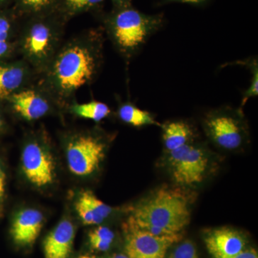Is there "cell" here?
<instances>
[{
  "mask_svg": "<svg viewBox=\"0 0 258 258\" xmlns=\"http://www.w3.org/2000/svg\"><path fill=\"white\" fill-rule=\"evenodd\" d=\"M5 122L4 117H3V113L0 111V132L3 130L5 128Z\"/></svg>",
  "mask_w": 258,
  "mask_h": 258,
  "instance_id": "f546056e",
  "label": "cell"
},
{
  "mask_svg": "<svg viewBox=\"0 0 258 258\" xmlns=\"http://www.w3.org/2000/svg\"><path fill=\"white\" fill-rule=\"evenodd\" d=\"M169 152L176 182L191 185L203 181L208 161L205 149L190 143Z\"/></svg>",
  "mask_w": 258,
  "mask_h": 258,
  "instance_id": "30bf717a",
  "label": "cell"
},
{
  "mask_svg": "<svg viewBox=\"0 0 258 258\" xmlns=\"http://www.w3.org/2000/svg\"><path fill=\"white\" fill-rule=\"evenodd\" d=\"M62 26L44 18L30 22L19 32L17 52L38 76L46 70L62 41Z\"/></svg>",
  "mask_w": 258,
  "mask_h": 258,
  "instance_id": "3957f363",
  "label": "cell"
},
{
  "mask_svg": "<svg viewBox=\"0 0 258 258\" xmlns=\"http://www.w3.org/2000/svg\"><path fill=\"white\" fill-rule=\"evenodd\" d=\"M161 23L159 17L148 16L138 10L124 8L109 20L107 32L115 50L125 60H130L159 30Z\"/></svg>",
  "mask_w": 258,
  "mask_h": 258,
  "instance_id": "277c9868",
  "label": "cell"
},
{
  "mask_svg": "<svg viewBox=\"0 0 258 258\" xmlns=\"http://www.w3.org/2000/svg\"><path fill=\"white\" fill-rule=\"evenodd\" d=\"M79 258H96L94 256L88 255V254H83L81 255Z\"/></svg>",
  "mask_w": 258,
  "mask_h": 258,
  "instance_id": "d6a6232c",
  "label": "cell"
},
{
  "mask_svg": "<svg viewBox=\"0 0 258 258\" xmlns=\"http://www.w3.org/2000/svg\"><path fill=\"white\" fill-rule=\"evenodd\" d=\"M118 116L121 121L134 127L159 125L152 113L141 109L133 103H122L118 107Z\"/></svg>",
  "mask_w": 258,
  "mask_h": 258,
  "instance_id": "e0dca14e",
  "label": "cell"
},
{
  "mask_svg": "<svg viewBox=\"0 0 258 258\" xmlns=\"http://www.w3.org/2000/svg\"><path fill=\"white\" fill-rule=\"evenodd\" d=\"M204 128L209 138L225 150H235L244 144L246 127L238 110L226 108L210 112L204 119Z\"/></svg>",
  "mask_w": 258,
  "mask_h": 258,
  "instance_id": "8992f818",
  "label": "cell"
},
{
  "mask_svg": "<svg viewBox=\"0 0 258 258\" xmlns=\"http://www.w3.org/2000/svg\"><path fill=\"white\" fill-rule=\"evenodd\" d=\"M189 220V203L184 194L162 188L137 205L128 222L153 235L163 236L179 233Z\"/></svg>",
  "mask_w": 258,
  "mask_h": 258,
  "instance_id": "7a4b0ae2",
  "label": "cell"
},
{
  "mask_svg": "<svg viewBox=\"0 0 258 258\" xmlns=\"http://www.w3.org/2000/svg\"><path fill=\"white\" fill-rule=\"evenodd\" d=\"M111 258H128L127 255L123 254H115L114 255L112 256Z\"/></svg>",
  "mask_w": 258,
  "mask_h": 258,
  "instance_id": "1f68e13d",
  "label": "cell"
},
{
  "mask_svg": "<svg viewBox=\"0 0 258 258\" xmlns=\"http://www.w3.org/2000/svg\"><path fill=\"white\" fill-rule=\"evenodd\" d=\"M18 35L14 20L8 13L0 10V42H16Z\"/></svg>",
  "mask_w": 258,
  "mask_h": 258,
  "instance_id": "ffe728a7",
  "label": "cell"
},
{
  "mask_svg": "<svg viewBox=\"0 0 258 258\" xmlns=\"http://www.w3.org/2000/svg\"><path fill=\"white\" fill-rule=\"evenodd\" d=\"M38 75L23 59L0 60V101L31 84Z\"/></svg>",
  "mask_w": 258,
  "mask_h": 258,
  "instance_id": "8fae6325",
  "label": "cell"
},
{
  "mask_svg": "<svg viewBox=\"0 0 258 258\" xmlns=\"http://www.w3.org/2000/svg\"><path fill=\"white\" fill-rule=\"evenodd\" d=\"M228 258H258V255L257 251L254 249H244L238 254Z\"/></svg>",
  "mask_w": 258,
  "mask_h": 258,
  "instance_id": "4316f807",
  "label": "cell"
},
{
  "mask_svg": "<svg viewBox=\"0 0 258 258\" xmlns=\"http://www.w3.org/2000/svg\"><path fill=\"white\" fill-rule=\"evenodd\" d=\"M172 1L181 2V3H191V4H200L206 0H172Z\"/></svg>",
  "mask_w": 258,
  "mask_h": 258,
  "instance_id": "f1b7e54d",
  "label": "cell"
},
{
  "mask_svg": "<svg viewBox=\"0 0 258 258\" xmlns=\"http://www.w3.org/2000/svg\"><path fill=\"white\" fill-rule=\"evenodd\" d=\"M53 160L43 141L34 137L24 145L21 156L24 174L37 187L46 186L54 181L55 166Z\"/></svg>",
  "mask_w": 258,
  "mask_h": 258,
  "instance_id": "ba28073f",
  "label": "cell"
},
{
  "mask_svg": "<svg viewBox=\"0 0 258 258\" xmlns=\"http://www.w3.org/2000/svg\"><path fill=\"white\" fill-rule=\"evenodd\" d=\"M162 128L163 142L168 152L191 143L195 137L192 125L184 120L169 122Z\"/></svg>",
  "mask_w": 258,
  "mask_h": 258,
  "instance_id": "2e32d148",
  "label": "cell"
},
{
  "mask_svg": "<svg viewBox=\"0 0 258 258\" xmlns=\"http://www.w3.org/2000/svg\"><path fill=\"white\" fill-rule=\"evenodd\" d=\"M89 242L93 249L98 251H102V252L108 250L111 244V242L93 238V237H89Z\"/></svg>",
  "mask_w": 258,
  "mask_h": 258,
  "instance_id": "484cf974",
  "label": "cell"
},
{
  "mask_svg": "<svg viewBox=\"0 0 258 258\" xmlns=\"http://www.w3.org/2000/svg\"><path fill=\"white\" fill-rule=\"evenodd\" d=\"M104 0H66L64 5L70 13H77L94 8Z\"/></svg>",
  "mask_w": 258,
  "mask_h": 258,
  "instance_id": "7402d4cb",
  "label": "cell"
},
{
  "mask_svg": "<svg viewBox=\"0 0 258 258\" xmlns=\"http://www.w3.org/2000/svg\"><path fill=\"white\" fill-rule=\"evenodd\" d=\"M88 237L106 241V242L112 243L113 239H114V234L108 227L99 226V227L95 228L94 230H91L89 235H88Z\"/></svg>",
  "mask_w": 258,
  "mask_h": 258,
  "instance_id": "cb8c5ba5",
  "label": "cell"
},
{
  "mask_svg": "<svg viewBox=\"0 0 258 258\" xmlns=\"http://www.w3.org/2000/svg\"><path fill=\"white\" fill-rule=\"evenodd\" d=\"M124 230L125 251L128 258H165L169 247L181 239L180 233L154 235L128 221L125 223Z\"/></svg>",
  "mask_w": 258,
  "mask_h": 258,
  "instance_id": "9c48e42d",
  "label": "cell"
},
{
  "mask_svg": "<svg viewBox=\"0 0 258 258\" xmlns=\"http://www.w3.org/2000/svg\"><path fill=\"white\" fill-rule=\"evenodd\" d=\"M74 237L72 222L68 220L61 221L44 242L45 258H69L72 252Z\"/></svg>",
  "mask_w": 258,
  "mask_h": 258,
  "instance_id": "5bb4252c",
  "label": "cell"
},
{
  "mask_svg": "<svg viewBox=\"0 0 258 258\" xmlns=\"http://www.w3.org/2000/svg\"><path fill=\"white\" fill-rule=\"evenodd\" d=\"M16 54V42H0V60L9 59Z\"/></svg>",
  "mask_w": 258,
  "mask_h": 258,
  "instance_id": "d4e9b609",
  "label": "cell"
},
{
  "mask_svg": "<svg viewBox=\"0 0 258 258\" xmlns=\"http://www.w3.org/2000/svg\"><path fill=\"white\" fill-rule=\"evenodd\" d=\"M55 0H20V5L24 12L31 14H41L50 9Z\"/></svg>",
  "mask_w": 258,
  "mask_h": 258,
  "instance_id": "44dd1931",
  "label": "cell"
},
{
  "mask_svg": "<svg viewBox=\"0 0 258 258\" xmlns=\"http://www.w3.org/2000/svg\"><path fill=\"white\" fill-rule=\"evenodd\" d=\"M113 1L118 6L122 7L127 3L128 0H113Z\"/></svg>",
  "mask_w": 258,
  "mask_h": 258,
  "instance_id": "4dcf8cb0",
  "label": "cell"
},
{
  "mask_svg": "<svg viewBox=\"0 0 258 258\" xmlns=\"http://www.w3.org/2000/svg\"><path fill=\"white\" fill-rule=\"evenodd\" d=\"M205 243L214 258H228L243 250L246 241L237 230L220 228L210 232L205 238Z\"/></svg>",
  "mask_w": 258,
  "mask_h": 258,
  "instance_id": "7c38bea8",
  "label": "cell"
},
{
  "mask_svg": "<svg viewBox=\"0 0 258 258\" xmlns=\"http://www.w3.org/2000/svg\"><path fill=\"white\" fill-rule=\"evenodd\" d=\"M6 186V175L3 166L0 164V200L4 197Z\"/></svg>",
  "mask_w": 258,
  "mask_h": 258,
  "instance_id": "83f0119b",
  "label": "cell"
},
{
  "mask_svg": "<svg viewBox=\"0 0 258 258\" xmlns=\"http://www.w3.org/2000/svg\"><path fill=\"white\" fill-rule=\"evenodd\" d=\"M76 211L83 224L98 225L109 216L112 210L91 191H84L80 195L76 204Z\"/></svg>",
  "mask_w": 258,
  "mask_h": 258,
  "instance_id": "9a60e30c",
  "label": "cell"
},
{
  "mask_svg": "<svg viewBox=\"0 0 258 258\" xmlns=\"http://www.w3.org/2000/svg\"><path fill=\"white\" fill-rule=\"evenodd\" d=\"M68 108L76 116L96 122L105 119L111 113L108 105L95 100L85 103H73Z\"/></svg>",
  "mask_w": 258,
  "mask_h": 258,
  "instance_id": "ac0fdd59",
  "label": "cell"
},
{
  "mask_svg": "<svg viewBox=\"0 0 258 258\" xmlns=\"http://www.w3.org/2000/svg\"><path fill=\"white\" fill-rule=\"evenodd\" d=\"M70 171L79 176L93 174L105 157L107 143L103 137L78 132L67 137L64 144Z\"/></svg>",
  "mask_w": 258,
  "mask_h": 258,
  "instance_id": "5b68a950",
  "label": "cell"
},
{
  "mask_svg": "<svg viewBox=\"0 0 258 258\" xmlns=\"http://www.w3.org/2000/svg\"><path fill=\"white\" fill-rule=\"evenodd\" d=\"M43 222V215L35 209H25L19 212L11 229L15 243L21 246L32 245L40 235Z\"/></svg>",
  "mask_w": 258,
  "mask_h": 258,
  "instance_id": "4fadbf2b",
  "label": "cell"
},
{
  "mask_svg": "<svg viewBox=\"0 0 258 258\" xmlns=\"http://www.w3.org/2000/svg\"><path fill=\"white\" fill-rule=\"evenodd\" d=\"M3 102L7 103L15 114L28 121L40 119L58 107L37 81L13 93Z\"/></svg>",
  "mask_w": 258,
  "mask_h": 258,
  "instance_id": "52a82bcc",
  "label": "cell"
},
{
  "mask_svg": "<svg viewBox=\"0 0 258 258\" xmlns=\"http://www.w3.org/2000/svg\"><path fill=\"white\" fill-rule=\"evenodd\" d=\"M169 258H199L196 247L192 242L184 241L171 252Z\"/></svg>",
  "mask_w": 258,
  "mask_h": 258,
  "instance_id": "603a6c76",
  "label": "cell"
},
{
  "mask_svg": "<svg viewBox=\"0 0 258 258\" xmlns=\"http://www.w3.org/2000/svg\"><path fill=\"white\" fill-rule=\"evenodd\" d=\"M238 64L247 66L252 74L250 85L244 91L242 97V106H244L249 98L257 97L258 95V63L257 58L248 59L243 62H237Z\"/></svg>",
  "mask_w": 258,
  "mask_h": 258,
  "instance_id": "d6986e66",
  "label": "cell"
},
{
  "mask_svg": "<svg viewBox=\"0 0 258 258\" xmlns=\"http://www.w3.org/2000/svg\"><path fill=\"white\" fill-rule=\"evenodd\" d=\"M103 35L88 32L63 42L37 82L58 107H69L80 88L92 83L103 62Z\"/></svg>",
  "mask_w": 258,
  "mask_h": 258,
  "instance_id": "6da1fadb",
  "label": "cell"
},
{
  "mask_svg": "<svg viewBox=\"0 0 258 258\" xmlns=\"http://www.w3.org/2000/svg\"><path fill=\"white\" fill-rule=\"evenodd\" d=\"M7 1H8V0H0V5L4 4Z\"/></svg>",
  "mask_w": 258,
  "mask_h": 258,
  "instance_id": "836d02e7",
  "label": "cell"
}]
</instances>
